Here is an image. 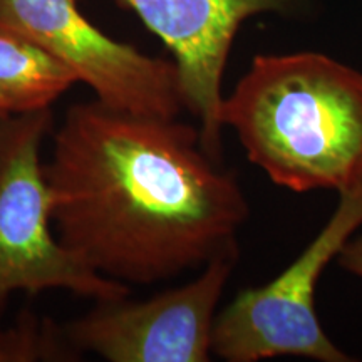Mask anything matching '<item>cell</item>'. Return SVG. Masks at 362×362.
<instances>
[{"label": "cell", "mask_w": 362, "mask_h": 362, "mask_svg": "<svg viewBox=\"0 0 362 362\" xmlns=\"http://www.w3.org/2000/svg\"><path fill=\"white\" fill-rule=\"evenodd\" d=\"M59 242L104 277L156 284L202 269L250 215L198 128L78 103L44 165Z\"/></svg>", "instance_id": "1"}, {"label": "cell", "mask_w": 362, "mask_h": 362, "mask_svg": "<svg viewBox=\"0 0 362 362\" xmlns=\"http://www.w3.org/2000/svg\"><path fill=\"white\" fill-rule=\"evenodd\" d=\"M220 121L280 188L339 194L362 181V72L327 54H257Z\"/></svg>", "instance_id": "2"}, {"label": "cell", "mask_w": 362, "mask_h": 362, "mask_svg": "<svg viewBox=\"0 0 362 362\" xmlns=\"http://www.w3.org/2000/svg\"><path fill=\"white\" fill-rule=\"evenodd\" d=\"M51 128V110L0 119V304L13 292L56 288L96 302L129 297V285L98 274L52 232L40 161Z\"/></svg>", "instance_id": "3"}, {"label": "cell", "mask_w": 362, "mask_h": 362, "mask_svg": "<svg viewBox=\"0 0 362 362\" xmlns=\"http://www.w3.org/2000/svg\"><path fill=\"white\" fill-rule=\"evenodd\" d=\"M362 226V181L339 193L324 228L304 252L262 287L238 292L215 317L211 354L226 362L304 357L317 362H352L330 339L315 312V288L325 267Z\"/></svg>", "instance_id": "4"}, {"label": "cell", "mask_w": 362, "mask_h": 362, "mask_svg": "<svg viewBox=\"0 0 362 362\" xmlns=\"http://www.w3.org/2000/svg\"><path fill=\"white\" fill-rule=\"evenodd\" d=\"M0 25L34 40L111 110L175 119L185 107L173 61L110 37L76 0H0Z\"/></svg>", "instance_id": "5"}, {"label": "cell", "mask_w": 362, "mask_h": 362, "mask_svg": "<svg viewBox=\"0 0 362 362\" xmlns=\"http://www.w3.org/2000/svg\"><path fill=\"white\" fill-rule=\"evenodd\" d=\"M238 257V245L226 248L198 277L146 300H99L62 327L66 339L110 362L210 361L216 305Z\"/></svg>", "instance_id": "6"}, {"label": "cell", "mask_w": 362, "mask_h": 362, "mask_svg": "<svg viewBox=\"0 0 362 362\" xmlns=\"http://www.w3.org/2000/svg\"><path fill=\"white\" fill-rule=\"evenodd\" d=\"M173 54L183 106L197 117L202 144L220 160L223 74L235 35L262 13L297 17L309 0H117Z\"/></svg>", "instance_id": "7"}, {"label": "cell", "mask_w": 362, "mask_h": 362, "mask_svg": "<svg viewBox=\"0 0 362 362\" xmlns=\"http://www.w3.org/2000/svg\"><path fill=\"white\" fill-rule=\"evenodd\" d=\"M76 83L74 72L34 40L0 25V117L51 110Z\"/></svg>", "instance_id": "8"}, {"label": "cell", "mask_w": 362, "mask_h": 362, "mask_svg": "<svg viewBox=\"0 0 362 362\" xmlns=\"http://www.w3.org/2000/svg\"><path fill=\"white\" fill-rule=\"evenodd\" d=\"M4 309L6 304H0V362L72 361L79 354L64 330L49 319L25 312L12 325H6Z\"/></svg>", "instance_id": "9"}, {"label": "cell", "mask_w": 362, "mask_h": 362, "mask_svg": "<svg viewBox=\"0 0 362 362\" xmlns=\"http://www.w3.org/2000/svg\"><path fill=\"white\" fill-rule=\"evenodd\" d=\"M336 260L344 270L362 279V233H354L344 243Z\"/></svg>", "instance_id": "10"}, {"label": "cell", "mask_w": 362, "mask_h": 362, "mask_svg": "<svg viewBox=\"0 0 362 362\" xmlns=\"http://www.w3.org/2000/svg\"><path fill=\"white\" fill-rule=\"evenodd\" d=\"M0 119H4V117H0Z\"/></svg>", "instance_id": "11"}]
</instances>
